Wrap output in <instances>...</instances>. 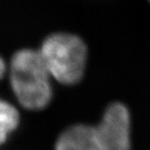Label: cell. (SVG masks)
<instances>
[{
	"label": "cell",
	"instance_id": "6da1fadb",
	"mask_svg": "<svg viewBox=\"0 0 150 150\" xmlns=\"http://www.w3.org/2000/svg\"><path fill=\"white\" fill-rule=\"evenodd\" d=\"M54 150H130V116L122 103L107 108L97 126L75 125L66 129Z\"/></svg>",
	"mask_w": 150,
	"mask_h": 150
},
{
	"label": "cell",
	"instance_id": "3957f363",
	"mask_svg": "<svg viewBox=\"0 0 150 150\" xmlns=\"http://www.w3.org/2000/svg\"><path fill=\"white\" fill-rule=\"evenodd\" d=\"M39 52L51 78L64 85L80 80L87 61L86 45L71 33H54L43 41Z\"/></svg>",
	"mask_w": 150,
	"mask_h": 150
},
{
	"label": "cell",
	"instance_id": "277c9868",
	"mask_svg": "<svg viewBox=\"0 0 150 150\" xmlns=\"http://www.w3.org/2000/svg\"><path fill=\"white\" fill-rule=\"evenodd\" d=\"M19 123V113L9 102L0 99V146Z\"/></svg>",
	"mask_w": 150,
	"mask_h": 150
},
{
	"label": "cell",
	"instance_id": "5b68a950",
	"mask_svg": "<svg viewBox=\"0 0 150 150\" xmlns=\"http://www.w3.org/2000/svg\"><path fill=\"white\" fill-rule=\"evenodd\" d=\"M5 71H6V64L5 61L2 60V58H0V78L4 76Z\"/></svg>",
	"mask_w": 150,
	"mask_h": 150
},
{
	"label": "cell",
	"instance_id": "7a4b0ae2",
	"mask_svg": "<svg viewBox=\"0 0 150 150\" xmlns=\"http://www.w3.org/2000/svg\"><path fill=\"white\" fill-rule=\"evenodd\" d=\"M51 75L39 50L22 49L13 54L10 62V82L20 105L39 110L52 97Z\"/></svg>",
	"mask_w": 150,
	"mask_h": 150
}]
</instances>
